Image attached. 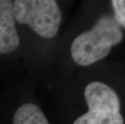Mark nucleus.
Here are the masks:
<instances>
[{
  "instance_id": "nucleus-1",
  "label": "nucleus",
  "mask_w": 125,
  "mask_h": 124,
  "mask_svg": "<svg viewBox=\"0 0 125 124\" xmlns=\"http://www.w3.org/2000/svg\"><path fill=\"white\" fill-rule=\"evenodd\" d=\"M123 33L115 18L103 15L89 30L80 33L70 44V57L76 65L88 67L104 59L119 44Z\"/></svg>"
},
{
  "instance_id": "nucleus-2",
  "label": "nucleus",
  "mask_w": 125,
  "mask_h": 124,
  "mask_svg": "<svg viewBox=\"0 0 125 124\" xmlns=\"http://www.w3.org/2000/svg\"><path fill=\"white\" fill-rule=\"evenodd\" d=\"M18 27H26L38 37L51 40L57 36L62 11L55 0H13Z\"/></svg>"
},
{
  "instance_id": "nucleus-3",
  "label": "nucleus",
  "mask_w": 125,
  "mask_h": 124,
  "mask_svg": "<svg viewBox=\"0 0 125 124\" xmlns=\"http://www.w3.org/2000/svg\"><path fill=\"white\" fill-rule=\"evenodd\" d=\"M83 96L88 110L72 124H124L119 98L111 86L92 81L85 86Z\"/></svg>"
},
{
  "instance_id": "nucleus-4",
  "label": "nucleus",
  "mask_w": 125,
  "mask_h": 124,
  "mask_svg": "<svg viewBox=\"0 0 125 124\" xmlns=\"http://www.w3.org/2000/svg\"><path fill=\"white\" fill-rule=\"evenodd\" d=\"M21 43L13 12V0H0V56H11L19 51Z\"/></svg>"
},
{
  "instance_id": "nucleus-5",
  "label": "nucleus",
  "mask_w": 125,
  "mask_h": 124,
  "mask_svg": "<svg viewBox=\"0 0 125 124\" xmlns=\"http://www.w3.org/2000/svg\"><path fill=\"white\" fill-rule=\"evenodd\" d=\"M111 2L115 13V19L119 25L125 28V0H112Z\"/></svg>"
}]
</instances>
